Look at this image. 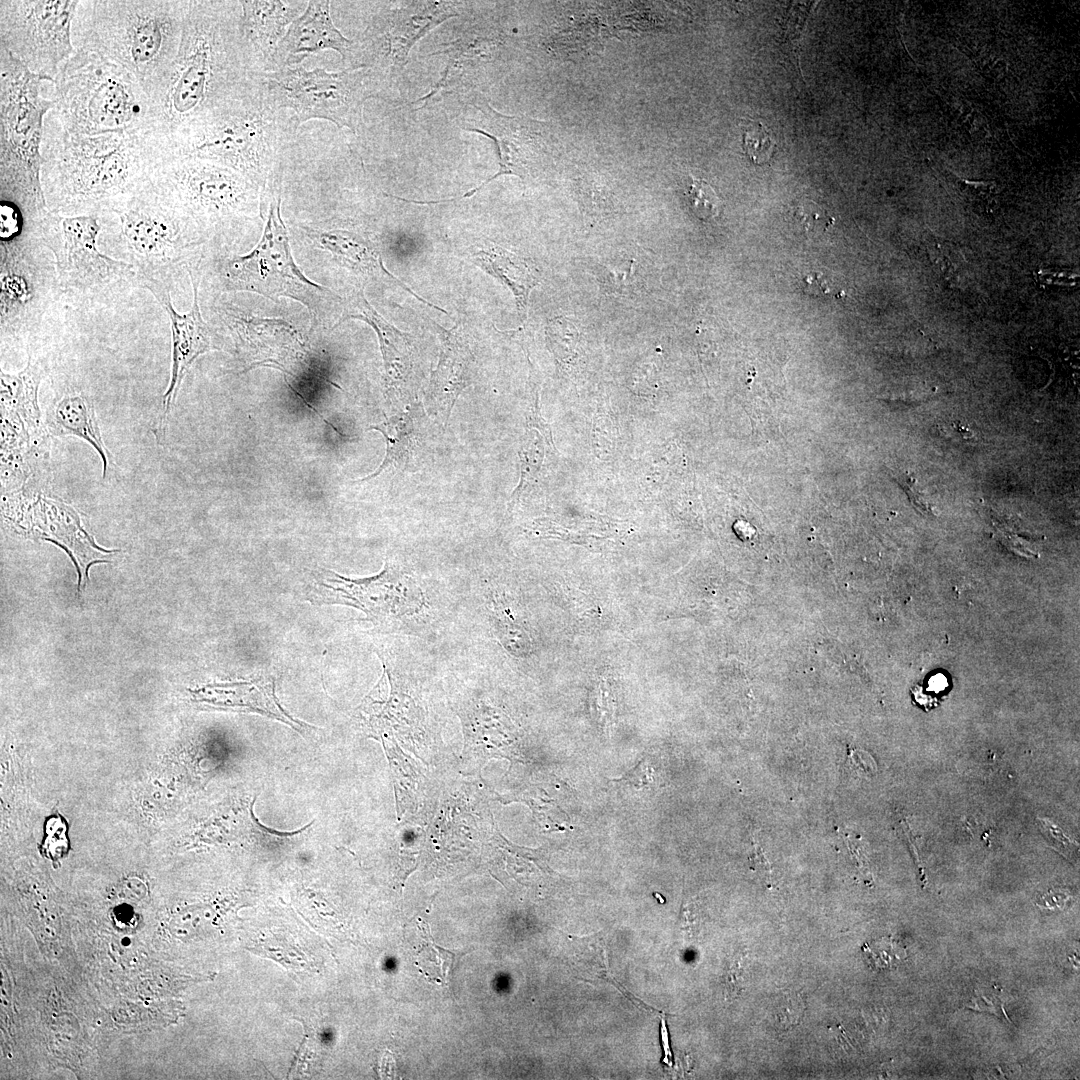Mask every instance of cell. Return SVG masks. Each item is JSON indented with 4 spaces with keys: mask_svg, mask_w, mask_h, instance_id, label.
Segmentation results:
<instances>
[{
    "mask_svg": "<svg viewBox=\"0 0 1080 1080\" xmlns=\"http://www.w3.org/2000/svg\"><path fill=\"white\" fill-rule=\"evenodd\" d=\"M904 481H905V483L902 484V486H904L903 488L905 489L908 496L910 497L911 502L918 509L922 510L923 512H931V508L925 502V500H922V499H920L918 497L919 495H922V494L918 493L917 489L915 488V486H914L915 480L907 477V478L904 479Z\"/></svg>",
    "mask_w": 1080,
    "mask_h": 1080,
    "instance_id": "41",
    "label": "cell"
},
{
    "mask_svg": "<svg viewBox=\"0 0 1080 1080\" xmlns=\"http://www.w3.org/2000/svg\"><path fill=\"white\" fill-rule=\"evenodd\" d=\"M369 429L378 431L385 438V457L371 474L356 482L371 480L389 467L405 468L414 450L415 426L410 410L391 417L385 422L373 425Z\"/></svg>",
    "mask_w": 1080,
    "mask_h": 1080,
    "instance_id": "27",
    "label": "cell"
},
{
    "mask_svg": "<svg viewBox=\"0 0 1080 1080\" xmlns=\"http://www.w3.org/2000/svg\"><path fill=\"white\" fill-rule=\"evenodd\" d=\"M55 436H76L88 442L99 454L105 478L111 455L104 444L94 407L84 395H68L55 406L49 421Z\"/></svg>",
    "mask_w": 1080,
    "mask_h": 1080,
    "instance_id": "25",
    "label": "cell"
},
{
    "mask_svg": "<svg viewBox=\"0 0 1080 1080\" xmlns=\"http://www.w3.org/2000/svg\"><path fill=\"white\" fill-rule=\"evenodd\" d=\"M54 110L74 135L143 132L148 97L127 70L101 55L76 49L54 79Z\"/></svg>",
    "mask_w": 1080,
    "mask_h": 1080,
    "instance_id": "6",
    "label": "cell"
},
{
    "mask_svg": "<svg viewBox=\"0 0 1080 1080\" xmlns=\"http://www.w3.org/2000/svg\"><path fill=\"white\" fill-rule=\"evenodd\" d=\"M307 596L314 605L354 607L379 626H392L413 617L425 605L424 593L414 578L388 562L376 575L363 578L324 570L309 585Z\"/></svg>",
    "mask_w": 1080,
    "mask_h": 1080,
    "instance_id": "13",
    "label": "cell"
},
{
    "mask_svg": "<svg viewBox=\"0 0 1080 1080\" xmlns=\"http://www.w3.org/2000/svg\"><path fill=\"white\" fill-rule=\"evenodd\" d=\"M538 402H539V396H538V392L536 390L535 395H534V401H533L532 407H531L529 413L526 415V425L530 429L537 430L540 434L542 433L543 437H544V440H545V443L550 448H552L554 451H556L555 446H554V442H553V438H552V433H551L550 426H549V424H547L545 422V420L541 416Z\"/></svg>",
    "mask_w": 1080,
    "mask_h": 1080,
    "instance_id": "36",
    "label": "cell"
},
{
    "mask_svg": "<svg viewBox=\"0 0 1080 1080\" xmlns=\"http://www.w3.org/2000/svg\"><path fill=\"white\" fill-rule=\"evenodd\" d=\"M743 122L742 136L745 154L756 165L768 163L776 148L771 132L759 121L747 119Z\"/></svg>",
    "mask_w": 1080,
    "mask_h": 1080,
    "instance_id": "29",
    "label": "cell"
},
{
    "mask_svg": "<svg viewBox=\"0 0 1080 1080\" xmlns=\"http://www.w3.org/2000/svg\"><path fill=\"white\" fill-rule=\"evenodd\" d=\"M547 337L554 353L564 358L578 343V330L567 318L557 317L547 325Z\"/></svg>",
    "mask_w": 1080,
    "mask_h": 1080,
    "instance_id": "31",
    "label": "cell"
},
{
    "mask_svg": "<svg viewBox=\"0 0 1080 1080\" xmlns=\"http://www.w3.org/2000/svg\"><path fill=\"white\" fill-rule=\"evenodd\" d=\"M473 106L481 112L482 118L479 127L467 131L482 134L495 143L499 169L496 174L461 198L471 197L502 175L528 177L542 163L548 149L545 123L526 117L503 115L483 98L478 99V103Z\"/></svg>",
    "mask_w": 1080,
    "mask_h": 1080,
    "instance_id": "16",
    "label": "cell"
},
{
    "mask_svg": "<svg viewBox=\"0 0 1080 1080\" xmlns=\"http://www.w3.org/2000/svg\"><path fill=\"white\" fill-rule=\"evenodd\" d=\"M293 116L266 99L255 72L229 101L192 121L160 151L196 157L242 174L265 189L281 181L298 130Z\"/></svg>",
    "mask_w": 1080,
    "mask_h": 1080,
    "instance_id": "3",
    "label": "cell"
},
{
    "mask_svg": "<svg viewBox=\"0 0 1080 1080\" xmlns=\"http://www.w3.org/2000/svg\"><path fill=\"white\" fill-rule=\"evenodd\" d=\"M746 975V962L743 958L736 960L728 972L726 979V991L728 996L736 997L743 989Z\"/></svg>",
    "mask_w": 1080,
    "mask_h": 1080,
    "instance_id": "38",
    "label": "cell"
},
{
    "mask_svg": "<svg viewBox=\"0 0 1080 1080\" xmlns=\"http://www.w3.org/2000/svg\"><path fill=\"white\" fill-rule=\"evenodd\" d=\"M193 287V303L190 310L184 314L178 313L171 303L169 289L148 285L145 288L158 300L167 312L172 335V362L170 380L166 392L163 395V412L159 426L164 429L168 414L173 406L181 382L194 363L202 354L213 349H218L214 344L212 333L204 321L199 306V279L188 270Z\"/></svg>",
    "mask_w": 1080,
    "mask_h": 1080,
    "instance_id": "17",
    "label": "cell"
},
{
    "mask_svg": "<svg viewBox=\"0 0 1080 1080\" xmlns=\"http://www.w3.org/2000/svg\"><path fill=\"white\" fill-rule=\"evenodd\" d=\"M804 1002L800 995L792 993L785 995L775 1012L777 1025L782 1029H788L799 1023L803 1016Z\"/></svg>",
    "mask_w": 1080,
    "mask_h": 1080,
    "instance_id": "34",
    "label": "cell"
},
{
    "mask_svg": "<svg viewBox=\"0 0 1080 1080\" xmlns=\"http://www.w3.org/2000/svg\"><path fill=\"white\" fill-rule=\"evenodd\" d=\"M103 229L99 215L62 216L49 212L39 235L54 257L59 288L83 298H99L123 285L139 284L133 267L97 248Z\"/></svg>",
    "mask_w": 1080,
    "mask_h": 1080,
    "instance_id": "11",
    "label": "cell"
},
{
    "mask_svg": "<svg viewBox=\"0 0 1080 1080\" xmlns=\"http://www.w3.org/2000/svg\"><path fill=\"white\" fill-rule=\"evenodd\" d=\"M795 217L808 234L825 233L833 225L834 218L812 200H802L795 209Z\"/></svg>",
    "mask_w": 1080,
    "mask_h": 1080,
    "instance_id": "32",
    "label": "cell"
},
{
    "mask_svg": "<svg viewBox=\"0 0 1080 1080\" xmlns=\"http://www.w3.org/2000/svg\"><path fill=\"white\" fill-rule=\"evenodd\" d=\"M1043 833L1048 836V839L1052 841L1053 846L1061 849V851H1069L1071 847H1075V844L1070 841L1068 837L1062 833L1060 829L1051 825L1047 821H1042Z\"/></svg>",
    "mask_w": 1080,
    "mask_h": 1080,
    "instance_id": "40",
    "label": "cell"
},
{
    "mask_svg": "<svg viewBox=\"0 0 1080 1080\" xmlns=\"http://www.w3.org/2000/svg\"><path fill=\"white\" fill-rule=\"evenodd\" d=\"M193 693L196 701L214 707L258 713L296 728L304 726L281 707L275 695L274 680L270 677L211 684Z\"/></svg>",
    "mask_w": 1080,
    "mask_h": 1080,
    "instance_id": "22",
    "label": "cell"
},
{
    "mask_svg": "<svg viewBox=\"0 0 1080 1080\" xmlns=\"http://www.w3.org/2000/svg\"><path fill=\"white\" fill-rule=\"evenodd\" d=\"M458 4L446 1H416L403 7L384 9L373 16L361 39L353 41L348 59L351 68L367 70L371 76L397 74L407 63L413 45L444 20L458 15Z\"/></svg>",
    "mask_w": 1080,
    "mask_h": 1080,
    "instance_id": "15",
    "label": "cell"
},
{
    "mask_svg": "<svg viewBox=\"0 0 1080 1080\" xmlns=\"http://www.w3.org/2000/svg\"><path fill=\"white\" fill-rule=\"evenodd\" d=\"M118 229L126 262L137 274L139 285L169 289L176 268L191 245L201 240L193 229L148 186L141 192L114 201L99 215Z\"/></svg>",
    "mask_w": 1080,
    "mask_h": 1080,
    "instance_id": "8",
    "label": "cell"
},
{
    "mask_svg": "<svg viewBox=\"0 0 1080 1080\" xmlns=\"http://www.w3.org/2000/svg\"><path fill=\"white\" fill-rule=\"evenodd\" d=\"M239 1L190 0L180 45L163 76L147 90L142 132L161 149L192 121L220 107L254 72L239 29Z\"/></svg>",
    "mask_w": 1080,
    "mask_h": 1080,
    "instance_id": "1",
    "label": "cell"
},
{
    "mask_svg": "<svg viewBox=\"0 0 1080 1080\" xmlns=\"http://www.w3.org/2000/svg\"><path fill=\"white\" fill-rule=\"evenodd\" d=\"M348 319L361 320L376 332L388 389L400 387L406 382L412 369V337L385 320L369 304L362 290L356 291L346 299L341 318L336 326Z\"/></svg>",
    "mask_w": 1080,
    "mask_h": 1080,
    "instance_id": "21",
    "label": "cell"
},
{
    "mask_svg": "<svg viewBox=\"0 0 1080 1080\" xmlns=\"http://www.w3.org/2000/svg\"><path fill=\"white\" fill-rule=\"evenodd\" d=\"M331 2L308 1L304 12L288 27L271 60L269 71L300 64L308 55L323 50L338 52L348 61L353 41L348 40L334 25ZM268 71V72H269Z\"/></svg>",
    "mask_w": 1080,
    "mask_h": 1080,
    "instance_id": "18",
    "label": "cell"
},
{
    "mask_svg": "<svg viewBox=\"0 0 1080 1080\" xmlns=\"http://www.w3.org/2000/svg\"><path fill=\"white\" fill-rule=\"evenodd\" d=\"M40 180L48 209L62 216L100 215L143 191L162 160L139 131L68 133L54 108L44 117Z\"/></svg>",
    "mask_w": 1080,
    "mask_h": 1080,
    "instance_id": "2",
    "label": "cell"
},
{
    "mask_svg": "<svg viewBox=\"0 0 1080 1080\" xmlns=\"http://www.w3.org/2000/svg\"><path fill=\"white\" fill-rule=\"evenodd\" d=\"M280 183L263 189L267 212L262 237L246 255L219 259L216 272L220 287L258 293L272 300L294 299L315 316L334 295L309 280L296 265L286 226L281 216Z\"/></svg>",
    "mask_w": 1080,
    "mask_h": 1080,
    "instance_id": "9",
    "label": "cell"
},
{
    "mask_svg": "<svg viewBox=\"0 0 1080 1080\" xmlns=\"http://www.w3.org/2000/svg\"><path fill=\"white\" fill-rule=\"evenodd\" d=\"M80 0H1L0 48L31 72L55 79L75 47L72 23Z\"/></svg>",
    "mask_w": 1080,
    "mask_h": 1080,
    "instance_id": "12",
    "label": "cell"
},
{
    "mask_svg": "<svg viewBox=\"0 0 1080 1080\" xmlns=\"http://www.w3.org/2000/svg\"><path fill=\"white\" fill-rule=\"evenodd\" d=\"M54 79L31 72L0 48V195L29 223L48 212L43 194L41 142L45 115L56 106Z\"/></svg>",
    "mask_w": 1080,
    "mask_h": 1080,
    "instance_id": "5",
    "label": "cell"
},
{
    "mask_svg": "<svg viewBox=\"0 0 1080 1080\" xmlns=\"http://www.w3.org/2000/svg\"><path fill=\"white\" fill-rule=\"evenodd\" d=\"M472 260L487 274L509 288L514 295L518 315L523 321L527 316L530 293L539 283L536 270L522 257L490 242L476 245Z\"/></svg>",
    "mask_w": 1080,
    "mask_h": 1080,
    "instance_id": "24",
    "label": "cell"
},
{
    "mask_svg": "<svg viewBox=\"0 0 1080 1080\" xmlns=\"http://www.w3.org/2000/svg\"><path fill=\"white\" fill-rule=\"evenodd\" d=\"M190 0H80L72 23L75 49L97 53L131 73L146 90L174 60Z\"/></svg>",
    "mask_w": 1080,
    "mask_h": 1080,
    "instance_id": "4",
    "label": "cell"
},
{
    "mask_svg": "<svg viewBox=\"0 0 1080 1080\" xmlns=\"http://www.w3.org/2000/svg\"><path fill=\"white\" fill-rule=\"evenodd\" d=\"M302 227L315 244L331 252L341 265L367 278L395 283L420 302L447 314L442 308L414 293L407 285L390 273L384 266L381 253L368 237L353 230Z\"/></svg>",
    "mask_w": 1080,
    "mask_h": 1080,
    "instance_id": "20",
    "label": "cell"
},
{
    "mask_svg": "<svg viewBox=\"0 0 1080 1080\" xmlns=\"http://www.w3.org/2000/svg\"><path fill=\"white\" fill-rule=\"evenodd\" d=\"M39 233L1 241V332L22 334L35 327L59 287L55 263L44 255Z\"/></svg>",
    "mask_w": 1080,
    "mask_h": 1080,
    "instance_id": "14",
    "label": "cell"
},
{
    "mask_svg": "<svg viewBox=\"0 0 1080 1080\" xmlns=\"http://www.w3.org/2000/svg\"><path fill=\"white\" fill-rule=\"evenodd\" d=\"M622 781H626L637 789L653 787L656 784L654 769L646 759H643Z\"/></svg>",
    "mask_w": 1080,
    "mask_h": 1080,
    "instance_id": "37",
    "label": "cell"
},
{
    "mask_svg": "<svg viewBox=\"0 0 1080 1080\" xmlns=\"http://www.w3.org/2000/svg\"><path fill=\"white\" fill-rule=\"evenodd\" d=\"M148 188L200 236L251 212L259 187L247 177L196 157L162 159Z\"/></svg>",
    "mask_w": 1080,
    "mask_h": 1080,
    "instance_id": "7",
    "label": "cell"
},
{
    "mask_svg": "<svg viewBox=\"0 0 1080 1080\" xmlns=\"http://www.w3.org/2000/svg\"><path fill=\"white\" fill-rule=\"evenodd\" d=\"M949 681L945 674L941 672L931 675L925 685H916L912 690L914 696L921 694H928L930 708L936 705L938 700L935 698L937 695L945 693L948 689Z\"/></svg>",
    "mask_w": 1080,
    "mask_h": 1080,
    "instance_id": "35",
    "label": "cell"
},
{
    "mask_svg": "<svg viewBox=\"0 0 1080 1080\" xmlns=\"http://www.w3.org/2000/svg\"><path fill=\"white\" fill-rule=\"evenodd\" d=\"M255 73L271 106L289 112L298 127L323 119L356 133L363 103L373 96L369 72L360 68L328 72L307 70L300 63Z\"/></svg>",
    "mask_w": 1080,
    "mask_h": 1080,
    "instance_id": "10",
    "label": "cell"
},
{
    "mask_svg": "<svg viewBox=\"0 0 1080 1080\" xmlns=\"http://www.w3.org/2000/svg\"><path fill=\"white\" fill-rule=\"evenodd\" d=\"M441 339L439 360L430 379L427 401L444 409L447 422L457 397L471 383L473 356L457 328L443 330Z\"/></svg>",
    "mask_w": 1080,
    "mask_h": 1080,
    "instance_id": "23",
    "label": "cell"
},
{
    "mask_svg": "<svg viewBox=\"0 0 1080 1080\" xmlns=\"http://www.w3.org/2000/svg\"><path fill=\"white\" fill-rule=\"evenodd\" d=\"M493 627L497 638L510 653L520 655L528 650L529 643L523 630L515 626L503 613L494 612Z\"/></svg>",
    "mask_w": 1080,
    "mask_h": 1080,
    "instance_id": "33",
    "label": "cell"
},
{
    "mask_svg": "<svg viewBox=\"0 0 1080 1080\" xmlns=\"http://www.w3.org/2000/svg\"><path fill=\"white\" fill-rule=\"evenodd\" d=\"M688 196L691 209L697 218L707 221L720 214L722 201L706 181L692 177Z\"/></svg>",
    "mask_w": 1080,
    "mask_h": 1080,
    "instance_id": "30",
    "label": "cell"
},
{
    "mask_svg": "<svg viewBox=\"0 0 1080 1080\" xmlns=\"http://www.w3.org/2000/svg\"><path fill=\"white\" fill-rule=\"evenodd\" d=\"M239 29L254 72H268L274 52L288 27L308 1H239Z\"/></svg>",
    "mask_w": 1080,
    "mask_h": 1080,
    "instance_id": "19",
    "label": "cell"
},
{
    "mask_svg": "<svg viewBox=\"0 0 1080 1080\" xmlns=\"http://www.w3.org/2000/svg\"><path fill=\"white\" fill-rule=\"evenodd\" d=\"M544 445L542 435L534 429L527 431L521 438L518 451L520 480L511 494V506L519 500L527 485L537 478L544 461Z\"/></svg>",
    "mask_w": 1080,
    "mask_h": 1080,
    "instance_id": "28",
    "label": "cell"
},
{
    "mask_svg": "<svg viewBox=\"0 0 1080 1080\" xmlns=\"http://www.w3.org/2000/svg\"><path fill=\"white\" fill-rule=\"evenodd\" d=\"M803 290L813 296L834 295L827 280L821 273H811L803 279Z\"/></svg>",
    "mask_w": 1080,
    "mask_h": 1080,
    "instance_id": "39",
    "label": "cell"
},
{
    "mask_svg": "<svg viewBox=\"0 0 1080 1080\" xmlns=\"http://www.w3.org/2000/svg\"><path fill=\"white\" fill-rule=\"evenodd\" d=\"M954 428L963 436L964 439L969 440L973 436V432L966 426L960 424V422L953 423Z\"/></svg>",
    "mask_w": 1080,
    "mask_h": 1080,
    "instance_id": "42",
    "label": "cell"
},
{
    "mask_svg": "<svg viewBox=\"0 0 1080 1080\" xmlns=\"http://www.w3.org/2000/svg\"><path fill=\"white\" fill-rule=\"evenodd\" d=\"M43 370L29 355L27 366L17 374L1 370V411L15 413L34 432H45L40 420L37 392Z\"/></svg>",
    "mask_w": 1080,
    "mask_h": 1080,
    "instance_id": "26",
    "label": "cell"
}]
</instances>
